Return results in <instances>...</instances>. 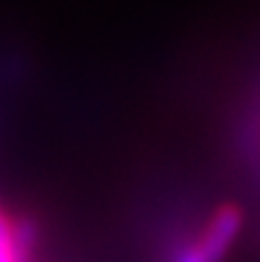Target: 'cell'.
Returning <instances> with one entry per match:
<instances>
[{
    "label": "cell",
    "mask_w": 260,
    "mask_h": 262,
    "mask_svg": "<svg viewBox=\"0 0 260 262\" xmlns=\"http://www.w3.org/2000/svg\"><path fill=\"white\" fill-rule=\"evenodd\" d=\"M240 227H243L240 209L232 204L219 206L207 222V227L199 232V237L184 250H178L171 262H222L232 242L237 239Z\"/></svg>",
    "instance_id": "cell-1"
},
{
    "label": "cell",
    "mask_w": 260,
    "mask_h": 262,
    "mask_svg": "<svg viewBox=\"0 0 260 262\" xmlns=\"http://www.w3.org/2000/svg\"><path fill=\"white\" fill-rule=\"evenodd\" d=\"M5 232H10V219L3 214V209H0V234H5Z\"/></svg>",
    "instance_id": "cell-2"
}]
</instances>
